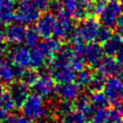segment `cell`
Instances as JSON below:
<instances>
[{"instance_id":"f1b7e54d","label":"cell","mask_w":123,"mask_h":123,"mask_svg":"<svg viewBox=\"0 0 123 123\" xmlns=\"http://www.w3.org/2000/svg\"><path fill=\"white\" fill-rule=\"evenodd\" d=\"M111 28H109V27H106V26H100V29L98 31V35H97V37H96V41L100 42V43H103L105 42L111 35Z\"/></svg>"},{"instance_id":"9a60e30c","label":"cell","mask_w":123,"mask_h":123,"mask_svg":"<svg viewBox=\"0 0 123 123\" xmlns=\"http://www.w3.org/2000/svg\"><path fill=\"white\" fill-rule=\"evenodd\" d=\"M62 43L59 38L56 37H48L44 38V40L37 43L36 46L46 59H50L61 47Z\"/></svg>"},{"instance_id":"3957f363","label":"cell","mask_w":123,"mask_h":123,"mask_svg":"<svg viewBox=\"0 0 123 123\" xmlns=\"http://www.w3.org/2000/svg\"><path fill=\"white\" fill-rule=\"evenodd\" d=\"M74 27L75 25L73 22V17L66 11L62 10L58 12L55 17L53 36L59 39L68 38Z\"/></svg>"},{"instance_id":"e0dca14e","label":"cell","mask_w":123,"mask_h":123,"mask_svg":"<svg viewBox=\"0 0 123 123\" xmlns=\"http://www.w3.org/2000/svg\"><path fill=\"white\" fill-rule=\"evenodd\" d=\"M73 105H74L75 110L82 112L86 118H88L90 116V114L92 113V111L94 110L90 104L88 94H86V93H79L77 98L74 100Z\"/></svg>"},{"instance_id":"6da1fadb","label":"cell","mask_w":123,"mask_h":123,"mask_svg":"<svg viewBox=\"0 0 123 123\" xmlns=\"http://www.w3.org/2000/svg\"><path fill=\"white\" fill-rule=\"evenodd\" d=\"M21 112L29 121L38 120L47 113L43 99L37 93H30L21 105Z\"/></svg>"},{"instance_id":"44dd1931","label":"cell","mask_w":123,"mask_h":123,"mask_svg":"<svg viewBox=\"0 0 123 123\" xmlns=\"http://www.w3.org/2000/svg\"><path fill=\"white\" fill-rule=\"evenodd\" d=\"M106 80H107L106 77L104 75H102L100 72H98V71L97 72H94L91 75L90 81H89L88 86H87L86 88L90 92L103 90L104 86H105V83H106Z\"/></svg>"},{"instance_id":"5bb4252c","label":"cell","mask_w":123,"mask_h":123,"mask_svg":"<svg viewBox=\"0 0 123 123\" xmlns=\"http://www.w3.org/2000/svg\"><path fill=\"white\" fill-rule=\"evenodd\" d=\"M123 88V83L116 77H109L106 80L105 86H104V93L107 95L111 103L115 102L120 98V94Z\"/></svg>"},{"instance_id":"f6af8a7d","label":"cell","mask_w":123,"mask_h":123,"mask_svg":"<svg viewBox=\"0 0 123 123\" xmlns=\"http://www.w3.org/2000/svg\"><path fill=\"white\" fill-rule=\"evenodd\" d=\"M3 90H4V87H3V85H2L1 83H0V93H1V92H2Z\"/></svg>"},{"instance_id":"4fadbf2b","label":"cell","mask_w":123,"mask_h":123,"mask_svg":"<svg viewBox=\"0 0 123 123\" xmlns=\"http://www.w3.org/2000/svg\"><path fill=\"white\" fill-rule=\"evenodd\" d=\"M26 28L23 24L15 22V23H9L6 27V41L11 44H21L24 40Z\"/></svg>"},{"instance_id":"30bf717a","label":"cell","mask_w":123,"mask_h":123,"mask_svg":"<svg viewBox=\"0 0 123 123\" xmlns=\"http://www.w3.org/2000/svg\"><path fill=\"white\" fill-rule=\"evenodd\" d=\"M49 72L53 80L58 84L74 81V78L76 76V71L72 68L70 64L49 67Z\"/></svg>"},{"instance_id":"9c48e42d","label":"cell","mask_w":123,"mask_h":123,"mask_svg":"<svg viewBox=\"0 0 123 123\" xmlns=\"http://www.w3.org/2000/svg\"><path fill=\"white\" fill-rule=\"evenodd\" d=\"M54 92L61 100H66V101H74L77 96L80 93L79 86L75 84V82H66V83H61L55 86Z\"/></svg>"},{"instance_id":"b9f144b4","label":"cell","mask_w":123,"mask_h":123,"mask_svg":"<svg viewBox=\"0 0 123 123\" xmlns=\"http://www.w3.org/2000/svg\"><path fill=\"white\" fill-rule=\"evenodd\" d=\"M50 123H63V122H62V120H61L60 118H56V117H55V119H53Z\"/></svg>"},{"instance_id":"8992f818","label":"cell","mask_w":123,"mask_h":123,"mask_svg":"<svg viewBox=\"0 0 123 123\" xmlns=\"http://www.w3.org/2000/svg\"><path fill=\"white\" fill-rule=\"evenodd\" d=\"M31 86L34 93L38 94L42 98L49 97L55 90V81L50 73H38L37 79Z\"/></svg>"},{"instance_id":"d4e9b609","label":"cell","mask_w":123,"mask_h":123,"mask_svg":"<svg viewBox=\"0 0 123 123\" xmlns=\"http://www.w3.org/2000/svg\"><path fill=\"white\" fill-rule=\"evenodd\" d=\"M63 123H86V117L77 110H72L62 117Z\"/></svg>"},{"instance_id":"836d02e7","label":"cell","mask_w":123,"mask_h":123,"mask_svg":"<svg viewBox=\"0 0 123 123\" xmlns=\"http://www.w3.org/2000/svg\"><path fill=\"white\" fill-rule=\"evenodd\" d=\"M35 8L40 12H45L48 10V3L49 0H31Z\"/></svg>"},{"instance_id":"277c9868","label":"cell","mask_w":123,"mask_h":123,"mask_svg":"<svg viewBox=\"0 0 123 123\" xmlns=\"http://www.w3.org/2000/svg\"><path fill=\"white\" fill-rule=\"evenodd\" d=\"M39 16V12L35 8L31 0H23L17 3V8L14 11V19L21 24H32L37 21Z\"/></svg>"},{"instance_id":"d6a6232c","label":"cell","mask_w":123,"mask_h":123,"mask_svg":"<svg viewBox=\"0 0 123 123\" xmlns=\"http://www.w3.org/2000/svg\"><path fill=\"white\" fill-rule=\"evenodd\" d=\"M48 10L50 11L51 13H58L61 11L63 10L62 2L61 0H49L48 3Z\"/></svg>"},{"instance_id":"ab89813d","label":"cell","mask_w":123,"mask_h":123,"mask_svg":"<svg viewBox=\"0 0 123 123\" xmlns=\"http://www.w3.org/2000/svg\"><path fill=\"white\" fill-rule=\"evenodd\" d=\"M8 114H9L8 111H6L0 109V123H4V122H5V120H6L7 116H8Z\"/></svg>"},{"instance_id":"ffe728a7","label":"cell","mask_w":123,"mask_h":123,"mask_svg":"<svg viewBox=\"0 0 123 123\" xmlns=\"http://www.w3.org/2000/svg\"><path fill=\"white\" fill-rule=\"evenodd\" d=\"M13 67L12 65L6 60L0 59V81L3 84L10 85L13 82Z\"/></svg>"},{"instance_id":"7dc6e473","label":"cell","mask_w":123,"mask_h":123,"mask_svg":"<svg viewBox=\"0 0 123 123\" xmlns=\"http://www.w3.org/2000/svg\"><path fill=\"white\" fill-rule=\"evenodd\" d=\"M104 1H107V2H113V1H116V0H104Z\"/></svg>"},{"instance_id":"e575fe53","label":"cell","mask_w":123,"mask_h":123,"mask_svg":"<svg viewBox=\"0 0 123 123\" xmlns=\"http://www.w3.org/2000/svg\"><path fill=\"white\" fill-rule=\"evenodd\" d=\"M114 29L115 32L118 36H120L121 37H123V13H120L119 16L117 17L115 24H114Z\"/></svg>"},{"instance_id":"c3c4849f","label":"cell","mask_w":123,"mask_h":123,"mask_svg":"<svg viewBox=\"0 0 123 123\" xmlns=\"http://www.w3.org/2000/svg\"><path fill=\"white\" fill-rule=\"evenodd\" d=\"M121 123H123V121H122V122H121Z\"/></svg>"},{"instance_id":"2e32d148","label":"cell","mask_w":123,"mask_h":123,"mask_svg":"<svg viewBox=\"0 0 123 123\" xmlns=\"http://www.w3.org/2000/svg\"><path fill=\"white\" fill-rule=\"evenodd\" d=\"M14 0H0V23L9 24L14 19Z\"/></svg>"},{"instance_id":"1f68e13d","label":"cell","mask_w":123,"mask_h":123,"mask_svg":"<svg viewBox=\"0 0 123 123\" xmlns=\"http://www.w3.org/2000/svg\"><path fill=\"white\" fill-rule=\"evenodd\" d=\"M70 65L72 66V68H73L76 72H78V71H80V70H82V69L85 68V62H84V61H83L82 58H81L80 56H78L76 53H75L74 57L72 58V60H71V62H70Z\"/></svg>"},{"instance_id":"4dcf8cb0","label":"cell","mask_w":123,"mask_h":123,"mask_svg":"<svg viewBox=\"0 0 123 123\" xmlns=\"http://www.w3.org/2000/svg\"><path fill=\"white\" fill-rule=\"evenodd\" d=\"M4 123H30V122L24 115L12 113V114H8Z\"/></svg>"},{"instance_id":"f546056e","label":"cell","mask_w":123,"mask_h":123,"mask_svg":"<svg viewBox=\"0 0 123 123\" xmlns=\"http://www.w3.org/2000/svg\"><path fill=\"white\" fill-rule=\"evenodd\" d=\"M123 121V116L115 110H110L108 111V115L105 123H121Z\"/></svg>"},{"instance_id":"8d00e7d4","label":"cell","mask_w":123,"mask_h":123,"mask_svg":"<svg viewBox=\"0 0 123 123\" xmlns=\"http://www.w3.org/2000/svg\"><path fill=\"white\" fill-rule=\"evenodd\" d=\"M112 104H113V106H114V109L123 116V100L118 99V100H116L115 102H113Z\"/></svg>"},{"instance_id":"52a82bcc","label":"cell","mask_w":123,"mask_h":123,"mask_svg":"<svg viewBox=\"0 0 123 123\" xmlns=\"http://www.w3.org/2000/svg\"><path fill=\"white\" fill-rule=\"evenodd\" d=\"M8 56L12 64L23 68L30 67L31 50L28 46L18 44L8 52Z\"/></svg>"},{"instance_id":"bcb514c9","label":"cell","mask_w":123,"mask_h":123,"mask_svg":"<svg viewBox=\"0 0 123 123\" xmlns=\"http://www.w3.org/2000/svg\"><path fill=\"white\" fill-rule=\"evenodd\" d=\"M119 99L123 100V88H122V91H121V94H120V98Z\"/></svg>"},{"instance_id":"7402d4cb","label":"cell","mask_w":123,"mask_h":123,"mask_svg":"<svg viewBox=\"0 0 123 123\" xmlns=\"http://www.w3.org/2000/svg\"><path fill=\"white\" fill-rule=\"evenodd\" d=\"M39 35L37 33V31L36 30L35 27H28L25 30V35H24V42L26 44V46H28L29 48H34L37 45V43L39 42Z\"/></svg>"},{"instance_id":"7c38bea8","label":"cell","mask_w":123,"mask_h":123,"mask_svg":"<svg viewBox=\"0 0 123 123\" xmlns=\"http://www.w3.org/2000/svg\"><path fill=\"white\" fill-rule=\"evenodd\" d=\"M96 67L98 72H100L106 78L107 77L109 78V77L116 76L122 65H120L119 62L112 56H106V57L104 56Z\"/></svg>"},{"instance_id":"ac0fdd59","label":"cell","mask_w":123,"mask_h":123,"mask_svg":"<svg viewBox=\"0 0 123 123\" xmlns=\"http://www.w3.org/2000/svg\"><path fill=\"white\" fill-rule=\"evenodd\" d=\"M123 42V37L118 36L117 34H112L105 42H103L102 48L104 53L107 56H114L115 52Z\"/></svg>"},{"instance_id":"d6986e66","label":"cell","mask_w":123,"mask_h":123,"mask_svg":"<svg viewBox=\"0 0 123 123\" xmlns=\"http://www.w3.org/2000/svg\"><path fill=\"white\" fill-rule=\"evenodd\" d=\"M90 104L94 110L97 109H107L110 105V100L107 97V95L104 93V91H93L90 92L88 95Z\"/></svg>"},{"instance_id":"74e56055","label":"cell","mask_w":123,"mask_h":123,"mask_svg":"<svg viewBox=\"0 0 123 123\" xmlns=\"http://www.w3.org/2000/svg\"><path fill=\"white\" fill-rule=\"evenodd\" d=\"M6 39V25L0 23V42H4Z\"/></svg>"},{"instance_id":"7bdbcfd3","label":"cell","mask_w":123,"mask_h":123,"mask_svg":"<svg viewBox=\"0 0 123 123\" xmlns=\"http://www.w3.org/2000/svg\"><path fill=\"white\" fill-rule=\"evenodd\" d=\"M119 1V6H120V9L121 11L123 12V0H118Z\"/></svg>"},{"instance_id":"ee69618b","label":"cell","mask_w":123,"mask_h":123,"mask_svg":"<svg viewBox=\"0 0 123 123\" xmlns=\"http://www.w3.org/2000/svg\"><path fill=\"white\" fill-rule=\"evenodd\" d=\"M32 123H47V122H45V121H43V120H35V121H33Z\"/></svg>"},{"instance_id":"4316f807","label":"cell","mask_w":123,"mask_h":123,"mask_svg":"<svg viewBox=\"0 0 123 123\" xmlns=\"http://www.w3.org/2000/svg\"><path fill=\"white\" fill-rule=\"evenodd\" d=\"M14 103L13 100L11 96V94L9 93V91H5L3 90L0 93V109L6 111H10L14 108Z\"/></svg>"},{"instance_id":"cb8c5ba5","label":"cell","mask_w":123,"mask_h":123,"mask_svg":"<svg viewBox=\"0 0 123 123\" xmlns=\"http://www.w3.org/2000/svg\"><path fill=\"white\" fill-rule=\"evenodd\" d=\"M46 58L42 55V53L37 48L34 47L31 50V60H30V67L35 69H39L41 66L45 64Z\"/></svg>"},{"instance_id":"5b68a950","label":"cell","mask_w":123,"mask_h":123,"mask_svg":"<svg viewBox=\"0 0 123 123\" xmlns=\"http://www.w3.org/2000/svg\"><path fill=\"white\" fill-rule=\"evenodd\" d=\"M120 12H121V9L116 1L108 2L104 5L103 9L98 13V21L103 26L112 28Z\"/></svg>"},{"instance_id":"83f0119b","label":"cell","mask_w":123,"mask_h":123,"mask_svg":"<svg viewBox=\"0 0 123 123\" xmlns=\"http://www.w3.org/2000/svg\"><path fill=\"white\" fill-rule=\"evenodd\" d=\"M107 109H97L93 110L92 113L88 117L89 123H105L107 115H108Z\"/></svg>"},{"instance_id":"8fae6325","label":"cell","mask_w":123,"mask_h":123,"mask_svg":"<svg viewBox=\"0 0 123 123\" xmlns=\"http://www.w3.org/2000/svg\"><path fill=\"white\" fill-rule=\"evenodd\" d=\"M9 93L11 94L14 106L17 108H20L29 93V86L25 85L22 81H16L12 82L9 86Z\"/></svg>"},{"instance_id":"ba28073f","label":"cell","mask_w":123,"mask_h":123,"mask_svg":"<svg viewBox=\"0 0 123 123\" xmlns=\"http://www.w3.org/2000/svg\"><path fill=\"white\" fill-rule=\"evenodd\" d=\"M55 23V16L53 13L43 12L36 21V30L37 31L38 35L42 38H48L53 36V29Z\"/></svg>"},{"instance_id":"f35d334b","label":"cell","mask_w":123,"mask_h":123,"mask_svg":"<svg viewBox=\"0 0 123 123\" xmlns=\"http://www.w3.org/2000/svg\"><path fill=\"white\" fill-rule=\"evenodd\" d=\"M7 51H8L7 45L4 42H0V59H3V57L6 55Z\"/></svg>"},{"instance_id":"484cf974","label":"cell","mask_w":123,"mask_h":123,"mask_svg":"<svg viewBox=\"0 0 123 123\" xmlns=\"http://www.w3.org/2000/svg\"><path fill=\"white\" fill-rule=\"evenodd\" d=\"M37 77H38V72L37 71V69L32 68V67H28L27 69H25L23 71V74L20 78V81H22L28 86H31L36 82Z\"/></svg>"},{"instance_id":"d590c367","label":"cell","mask_w":123,"mask_h":123,"mask_svg":"<svg viewBox=\"0 0 123 123\" xmlns=\"http://www.w3.org/2000/svg\"><path fill=\"white\" fill-rule=\"evenodd\" d=\"M114 56H115V60L119 62V64L123 65V42L121 43V45L119 46V48L115 52Z\"/></svg>"},{"instance_id":"603a6c76","label":"cell","mask_w":123,"mask_h":123,"mask_svg":"<svg viewBox=\"0 0 123 123\" xmlns=\"http://www.w3.org/2000/svg\"><path fill=\"white\" fill-rule=\"evenodd\" d=\"M91 75H92V72L86 68H84L76 72V76L74 78L75 84L79 86V88H86L90 81Z\"/></svg>"},{"instance_id":"60d3db41","label":"cell","mask_w":123,"mask_h":123,"mask_svg":"<svg viewBox=\"0 0 123 123\" xmlns=\"http://www.w3.org/2000/svg\"><path fill=\"white\" fill-rule=\"evenodd\" d=\"M116 77L123 83V67H121L120 68V70H119V72L117 73V75H116Z\"/></svg>"},{"instance_id":"7a4b0ae2","label":"cell","mask_w":123,"mask_h":123,"mask_svg":"<svg viewBox=\"0 0 123 123\" xmlns=\"http://www.w3.org/2000/svg\"><path fill=\"white\" fill-rule=\"evenodd\" d=\"M73 47L75 53L80 56L85 64H87L89 67H96L105 55L102 46L94 41L82 43Z\"/></svg>"}]
</instances>
